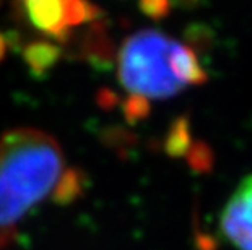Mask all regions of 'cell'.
<instances>
[{"mask_svg": "<svg viewBox=\"0 0 252 250\" xmlns=\"http://www.w3.org/2000/svg\"><path fill=\"white\" fill-rule=\"evenodd\" d=\"M218 224L233 247L252 250V174L241 180L224 203Z\"/></svg>", "mask_w": 252, "mask_h": 250, "instance_id": "cell-4", "label": "cell"}, {"mask_svg": "<svg viewBox=\"0 0 252 250\" xmlns=\"http://www.w3.org/2000/svg\"><path fill=\"white\" fill-rule=\"evenodd\" d=\"M80 187V174L65 166L54 137L28 127L5 132L0 137V249L34 208L51 196L72 198Z\"/></svg>", "mask_w": 252, "mask_h": 250, "instance_id": "cell-1", "label": "cell"}, {"mask_svg": "<svg viewBox=\"0 0 252 250\" xmlns=\"http://www.w3.org/2000/svg\"><path fill=\"white\" fill-rule=\"evenodd\" d=\"M7 46H8V41H7V38L0 33V62L3 60V57H5V54H7Z\"/></svg>", "mask_w": 252, "mask_h": 250, "instance_id": "cell-8", "label": "cell"}, {"mask_svg": "<svg viewBox=\"0 0 252 250\" xmlns=\"http://www.w3.org/2000/svg\"><path fill=\"white\" fill-rule=\"evenodd\" d=\"M176 2H179V3H182V5H190L194 0H176Z\"/></svg>", "mask_w": 252, "mask_h": 250, "instance_id": "cell-9", "label": "cell"}, {"mask_svg": "<svg viewBox=\"0 0 252 250\" xmlns=\"http://www.w3.org/2000/svg\"><path fill=\"white\" fill-rule=\"evenodd\" d=\"M62 49L51 41L30 42L23 49V62L28 67L30 73L36 78L46 77L52 67L59 62Z\"/></svg>", "mask_w": 252, "mask_h": 250, "instance_id": "cell-5", "label": "cell"}, {"mask_svg": "<svg viewBox=\"0 0 252 250\" xmlns=\"http://www.w3.org/2000/svg\"><path fill=\"white\" fill-rule=\"evenodd\" d=\"M147 114H148L147 99L132 96V98L126 103V115H127V119H130V120H138V119H142V117H143V115H147Z\"/></svg>", "mask_w": 252, "mask_h": 250, "instance_id": "cell-7", "label": "cell"}, {"mask_svg": "<svg viewBox=\"0 0 252 250\" xmlns=\"http://www.w3.org/2000/svg\"><path fill=\"white\" fill-rule=\"evenodd\" d=\"M173 0H140V10L150 18H164L171 12Z\"/></svg>", "mask_w": 252, "mask_h": 250, "instance_id": "cell-6", "label": "cell"}, {"mask_svg": "<svg viewBox=\"0 0 252 250\" xmlns=\"http://www.w3.org/2000/svg\"><path fill=\"white\" fill-rule=\"evenodd\" d=\"M25 17L39 33L63 42L72 29L99 17L90 0H20Z\"/></svg>", "mask_w": 252, "mask_h": 250, "instance_id": "cell-3", "label": "cell"}, {"mask_svg": "<svg viewBox=\"0 0 252 250\" xmlns=\"http://www.w3.org/2000/svg\"><path fill=\"white\" fill-rule=\"evenodd\" d=\"M117 68L122 86L142 99L169 98L207 82L205 68L190 46L153 29L132 34L124 42Z\"/></svg>", "mask_w": 252, "mask_h": 250, "instance_id": "cell-2", "label": "cell"}]
</instances>
